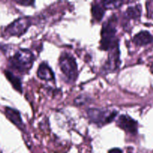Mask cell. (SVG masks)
<instances>
[{
	"label": "cell",
	"mask_w": 153,
	"mask_h": 153,
	"mask_svg": "<svg viewBox=\"0 0 153 153\" xmlns=\"http://www.w3.org/2000/svg\"><path fill=\"white\" fill-rule=\"evenodd\" d=\"M31 25V20L28 17H21L15 20L6 27L4 32L10 36L20 37L25 34Z\"/></svg>",
	"instance_id": "5"
},
{
	"label": "cell",
	"mask_w": 153,
	"mask_h": 153,
	"mask_svg": "<svg viewBox=\"0 0 153 153\" xmlns=\"http://www.w3.org/2000/svg\"><path fill=\"white\" fill-rule=\"evenodd\" d=\"M111 52L109 55L108 60L104 67L105 71L107 72L114 71L119 67L120 64V53L118 44L114 46L112 49H111Z\"/></svg>",
	"instance_id": "6"
},
{
	"label": "cell",
	"mask_w": 153,
	"mask_h": 153,
	"mask_svg": "<svg viewBox=\"0 0 153 153\" xmlns=\"http://www.w3.org/2000/svg\"><path fill=\"white\" fill-rule=\"evenodd\" d=\"M153 37L151 35L149 31H142L136 34L133 38V42L135 43L137 46H146L152 42Z\"/></svg>",
	"instance_id": "9"
},
{
	"label": "cell",
	"mask_w": 153,
	"mask_h": 153,
	"mask_svg": "<svg viewBox=\"0 0 153 153\" xmlns=\"http://www.w3.org/2000/svg\"><path fill=\"white\" fill-rule=\"evenodd\" d=\"M116 16L109 18L107 22L103 24L102 30V39L100 41V49L102 50H109L118 44L115 40L116 34Z\"/></svg>",
	"instance_id": "2"
},
{
	"label": "cell",
	"mask_w": 153,
	"mask_h": 153,
	"mask_svg": "<svg viewBox=\"0 0 153 153\" xmlns=\"http://www.w3.org/2000/svg\"><path fill=\"white\" fill-rule=\"evenodd\" d=\"M108 153H122V151H121V149H118V148H114V149H111Z\"/></svg>",
	"instance_id": "16"
},
{
	"label": "cell",
	"mask_w": 153,
	"mask_h": 153,
	"mask_svg": "<svg viewBox=\"0 0 153 153\" xmlns=\"http://www.w3.org/2000/svg\"><path fill=\"white\" fill-rule=\"evenodd\" d=\"M140 14H141V10L139 5L128 7L126 11V16L128 19H138L140 16Z\"/></svg>",
	"instance_id": "13"
},
{
	"label": "cell",
	"mask_w": 153,
	"mask_h": 153,
	"mask_svg": "<svg viewBox=\"0 0 153 153\" xmlns=\"http://www.w3.org/2000/svg\"><path fill=\"white\" fill-rule=\"evenodd\" d=\"M92 15L94 19L97 21L102 20L105 14V8L102 5H100V4H94L92 6Z\"/></svg>",
	"instance_id": "12"
},
{
	"label": "cell",
	"mask_w": 153,
	"mask_h": 153,
	"mask_svg": "<svg viewBox=\"0 0 153 153\" xmlns=\"http://www.w3.org/2000/svg\"><path fill=\"white\" fill-rule=\"evenodd\" d=\"M16 3L19 4H22V5H25V6H28L29 4H34V1H16Z\"/></svg>",
	"instance_id": "15"
},
{
	"label": "cell",
	"mask_w": 153,
	"mask_h": 153,
	"mask_svg": "<svg viewBox=\"0 0 153 153\" xmlns=\"http://www.w3.org/2000/svg\"><path fill=\"white\" fill-rule=\"evenodd\" d=\"M37 76L40 79L46 81L52 80L55 78L54 73L46 63H42L41 64H40L37 70Z\"/></svg>",
	"instance_id": "10"
},
{
	"label": "cell",
	"mask_w": 153,
	"mask_h": 153,
	"mask_svg": "<svg viewBox=\"0 0 153 153\" xmlns=\"http://www.w3.org/2000/svg\"><path fill=\"white\" fill-rule=\"evenodd\" d=\"M88 115L91 122L99 126H103L114 120L117 116L116 111H109L105 109H88Z\"/></svg>",
	"instance_id": "4"
},
{
	"label": "cell",
	"mask_w": 153,
	"mask_h": 153,
	"mask_svg": "<svg viewBox=\"0 0 153 153\" xmlns=\"http://www.w3.org/2000/svg\"><path fill=\"white\" fill-rule=\"evenodd\" d=\"M4 114H5V116L7 117V119L10 122L13 123L15 126H16L18 128H21V129L24 128V124L22 123L20 114L18 111L11 108L7 107L4 109Z\"/></svg>",
	"instance_id": "8"
},
{
	"label": "cell",
	"mask_w": 153,
	"mask_h": 153,
	"mask_svg": "<svg viewBox=\"0 0 153 153\" xmlns=\"http://www.w3.org/2000/svg\"><path fill=\"white\" fill-rule=\"evenodd\" d=\"M4 74H5L7 79L9 80V82L11 83L13 88H15V90H16L19 92H22V83H21L20 79L16 77V76H14L11 72L7 71V70L4 71Z\"/></svg>",
	"instance_id": "11"
},
{
	"label": "cell",
	"mask_w": 153,
	"mask_h": 153,
	"mask_svg": "<svg viewBox=\"0 0 153 153\" xmlns=\"http://www.w3.org/2000/svg\"><path fill=\"white\" fill-rule=\"evenodd\" d=\"M34 57L32 52L27 49H20L9 60L12 68L19 73L28 72L34 63Z\"/></svg>",
	"instance_id": "1"
},
{
	"label": "cell",
	"mask_w": 153,
	"mask_h": 153,
	"mask_svg": "<svg viewBox=\"0 0 153 153\" xmlns=\"http://www.w3.org/2000/svg\"><path fill=\"white\" fill-rule=\"evenodd\" d=\"M118 126L127 132L135 134L137 131V123L128 115H121L117 120Z\"/></svg>",
	"instance_id": "7"
},
{
	"label": "cell",
	"mask_w": 153,
	"mask_h": 153,
	"mask_svg": "<svg viewBox=\"0 0 153 153\" xmlns=\"http://www.w3.org/2000/svg\"><path fill=\"white\" fill-rule=\"evenodd\" d=\"M105 9H115L120 7L121 4H123V1H105L102 2Z\"/></svg>",
	"instance_id": "14"
},
{
	"label": "cell",
	"mask_w": 153,
	"mask_h": 153,
	"mask_svg": "<svg viewBox=\"0 0 153 153\" xmlns=\"http://www.w3.org/2000/svg\"><path fill=\"white\" fill-rule=\"evenodd\" d=\"M59 67L63 74L70 82H73L77 77V64L75 58L70 54L64 52L59 59Z\"/></svg>",
	"instance_id": "3"
}]
</instances>
